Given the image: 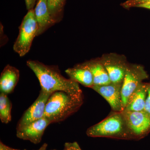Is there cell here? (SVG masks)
Here are the masks:
<instances>
[{
  "label": "cell",
  "mask_w": 150,
  "mask_h": 150,
  "mask_svg": "<svg viewBox=\"0 0 150 150\" xmlns=\"http://www.w3.org/2000/svg\"><path fill=\"white\" fill-rule=\"evenodd\" d=\"M27 65L37 77L42 91L51 94L63 91L72 95H83L79 83L64 77L57 66H48L32 60L28 61Z\"/></svg>",
  "instance_id": "1"
},
{
  "label": "cell",
  "mask_w": 150,
  "mask_h": 150,
  "mask_svg": "<svg viewBox=\"0 0 150 150\" xmlns=\"http://www.w3.org/2000/svg\"><path fill=\"white\" fill-rule=\"evenodd\" d=\"M83 103V95L75 96L65 92H55L46 103L45 117L51 123L64 121L77 112Z\"/></svg>",
  "instance_id": "2"
},
{
  "label": "cell",
  "mask_w": 150,
  "mask_h": 150,
  "mask_svg": "<svg viewBox=\"0 0 150 150\" xmlns=\"http://www.w3.org/2000/svg\"><path fill=\"white\" fill-rule=\"evenodd\" d=\"M122 112L112 111L102 121L89 128L86 131L87 136L118 139H134Z\"/></svg>",
  "instance_id": "3"
},
{
  "label": "cell",
  "mask_w": 150,
  "mask_h": 150,
  "mask_svg": "<svg viewBox=\"0 0 150 150\" xmlns=\"http://www.w3.org/2000/svg\"><path fill=\"white\" fill-rule=\"evenodd\" d=\"M13 50L22 57L29 52L33 39L37 36L38 25L33 9L30 10L23 19Z\"/></svg>",
  "instance_id": "4"
},
{
  "label": "cell",
  "mask_w": 150,
  "mask_h": 150,
  "mask_svg": "<svg viewBox=\"0 0 150 150\" xmlns=\"http://www.w3.org/2000/svg\"><path fill=\"white\" fill-rule=\"evenodd\" d=\"M149 77L144 67L140 65L129 64L122 83L121 96L125 109L129 98L143 81Z\"/></svg>",
  "instance_id": "5"
},
{
  "label": "cell",
  "mask_w": 150,
  "mask_h": 150,
  "mask_svg": "<svg viewBox=\"0 0 150 150\" xmlns=\"http://www.w3.org/2000/svg\"><path fill=\"white\" fill-rule=\"evenodd\" d=\"M126 124L134 139L139 140L150 132V116L144 111H122Z\"/></svg>",
  "instance_id": "6"
},
{
  "label": "cell",
  "mask_w": 150,
  "mask_h": 150,
  "mask_svg": "<svg viewBox=\"0 0 150 150\" xmlns=\"http://www.w3.org/2000/svg\"><path fill=\"white\" fill-rule=\"evenodd\" d=\"M99 59L107 71L111 82L122 83L129 64L126 57L110 53L105 54Z\"/></svg>",
  "instance_id": "7"
},
{
  "label": "cell",
  "mask_w": 150,
  "mask_h": 150,
  "mask_svg": "<svg viewBox=\"0 0 150 150\" xmlns=\"http://www.w3.org/2000/svg\"><path fill=\"white\" fill-rule=\"evenodd\" d=\"M51 94L40 90L37 99L24 112L20 119L16 129L45 117L46 103Z\"/></svg>",
  "instance_id": "8"
},
{
  "label": "cell",
  "mask_w": 150,
  "mask_h": 150,
  "mask_svg": "<svg viewBox=\"0 0 150 150\" xmlns=\"http://www.w3.org/2000/svg\"><path fill=\"white\" fill-rule=\"evenodd\" d=\"M122 83H111L102 86H93L91 88L99 94L108 102L113 112L124 110L121 96Z\"/></svg>",
  "instance_id": "9"
},
{
  "label": "cell",
  "mask_w": 150,
  "mask_h": 150,
  "mask_svg": "<svg viewBox=\"0 0 150 150\" xmlns=\"http://www.w3.org/2000/svg\"><path fill=\"white\" fill-rule=\"evenodd\" d=\"M51 121L46 117L16 129V136L19 139L29 141L33 144H39L41 142L44 131Z\"/></svg>",
  "instance_id": "10"
},
{
  "label": "cell",
  "mask_w": 150,
  "mask_h": 150,
  "mask_svg": "<svg viewBox=\"0 0 150 150\" xmlns=\"http://www.w3.org/2000/svg\"><path fill=\"white\" fill-rule=\"evenodd\" d=\"M34 10L35 18L38 25V36L42 34L55 23L50 14L47 0H38Z\"/></svg>",
  "instance_id": "11"
},
{
  "label": "cell",
  "mask_w": 150,
  "mask_h": 150,
  "mask_svg": "<svg viewBox=\"0 0 150 150\" xmlns=\"http://www.w3.org/2000/svg\"><path fill=\"white\" fill-rule=\"evenodd\" d=\"M19 76V71L17 69L10 65H7L1 75V92L7 95L11 93L18 83Z\"/></svg>",
  "instance_id": "12"
},
{
  "label": "cell",
  "mask_w": 150,
  "mask_h": 150,
  "mask_svg": "<svg viewBox=\"0 0 150 150\" xmlns=\"http://www.w3.org/2000/svg\"><path fill=\"white\" fill-rule=\"evenodd\" d=\"M150 83H142L131 94L125 110L131 111H144Z\"/></svg>",
  "instance_id": "13"
},
{
  "label": "cell",
  "mask_w": 150,
  "mask_h": 150,
  "mask_svg": "<svg viewBox=\"0 0 150 150\" xmlns=\"http://www.w3.org/2000/svg\"><path fill=\"white\" fill-rule=\"evenodd\" d=\"M65 72L69 77V79L84 86L91 88L93 86V79L92 73L83 64L69 68L65 71Z\"/></svg>",
  "instance_id": "14"
},
{
  "label": "cell",
  "mask_w": 150,
  "mask_h": 150,
  "mask_svg": "<svg viewBox=\"0 0 150 150\" xmlns=\"http://www.w3.org/2000/svg\"><path fill=\"white\" fill-rule=\"evenodd\" d=\"M83 64L91 72L93 85H105L111 83L107 71L99 59L91 60Z\"/></svg>",
  "instance_id": "15"
},
{
  "label": "cell",
  "mask_w": 150,
  "mask_h": 150,
  "mask_svg": "<svg viewBox=\"0 0 150 150\" xmlns=\"http://www.w3.org/2000/svg\"><path fill=\"white\" fill-rule=\"evenodd\" d=\"M12 104L7 94H0V119L2 123L7 124L11 120Z\"/></svg>",
  "instance_id": "16"
},
{
  "label": "cell",
  "mask_w": 150,
  "mask_h": 150,
  "mask_svg": "<svg viewBox=\"0 0 150 150\" xmlns=\"http://www.w3.org/2000/svg\"><path fill=\"white\" fill-rule=\"evenodd\" d=\"M66 1L47 0L50 14L55 23L59 22L62 20Z\"/></svg>",
  "instance_id": "17"
},
{
  "label": "cell",
  "mask_w": 150,
  "mask_h": 150,
  "mask_svg": "<svg viewBox=\"0 0 150 150\" xmlns=\"http://www.w3.org/2000/svg\"><path fill=\"white\" fill-rule=\"evenodd\" d=\"M150 3V0H128L122 4V6L125 8H130L136 7L143 4Z\"/></svg>",
  "instance_id": "18"
},
{
  "label": "cell",
  "mask_w": 150,
  "mask_h": 150,
  "mask_svg": "<svg viewBox=\"0 0 150 150\" xmlns=\"http://www.w3.org/2000/svg\"><path fill=\"white\" fill-rule=\"evenodd\" d=\"M63 150H82L77 142L66 143Z\"/></svg>",
  "instance_id": "19"
},
{
  "label": "cell",
  "mask_w": 150,
  "mask_h": 150,
  "mask_svg": "<svg viewBox=\"0 0 150 150\" xmlns=\"http://www.w3.org/2000/svg\"><path fill=\"white\" fill-rule=\"evenodd\" d=\"M144 111L150 116V83L148 88L147 95L145 102Z\"/></svg>",
  "instance_id": "20"
},
{
  "label": "cell",
  "mask_w": 150,
  "mask_h": 150,
  "mask_svg": "<svg viewBox=\"0 0 150 150\" xmlns=\"http://www.w3.org/2000/svg\"><path fill=\"white\" fill-rule=\"evenodd\" d=\"M37 0H25V5L28 10L33 9Z\"/></svg>",
  "instance_id": "21"
},
{
  "label": "cell",
  "mask_w": 150,
  "mask_h": 150,
  "mask_svg": "<svg viewBox=\"0 0 150 150\" xmlns=\"http://www.w3.org/2000/svg\"><path fill=\"white\" fill-rule=\"evenodd\" d=\"M0 150H21L19 149H13V148L10 147L8 146H6L4 144L3 142H0Z\"/></svg>",
  "instance_id": "22"
},
{
  "label": "cell",
  "mask_w": 150,
  "mask_h": 150,
  "mask_svg": "<svg viewBox=\"0 0 150 150\" xmlns=\"http://www.w3.org/2000/svg\"><path fill=\"white\" fill-rule=\"evenodd\" d=\"M137 7L142 8H144L150 10V3L140 5L137 6Z\"/></svg>",
  "instance_id": "23"
},
{
  "label": "cell",
  "mask_w": 150,
  "mask_h": 150,
  "mask_svg": "<svg viewBox=\"0 0 150 150\" xmlns=\"http://www.w3.org/2000/svg\"><path fill=\"white\" fill-rule=\"evenodd\" d=\"M47 146H48V144L46 143H44L38 149L36 150H46Z\"/></svg>",
  "instance_id": "24"
},
{
  "label": "cell",
  "mask_w": 150,
  "mask_h": 150,
  "mask_svg": "<svg viewBox=\"0 0 150 150\" xmlns=\"http://www.w3.org/2000/svg\"></svg>",
  "instance_id": "25"
}]
</instances>
